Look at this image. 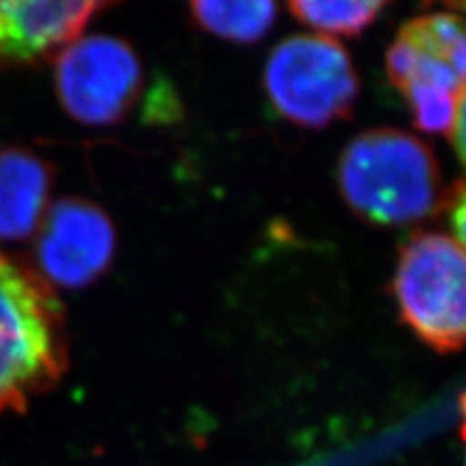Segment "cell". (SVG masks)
Here are the masks:
<instances>
[{"instance_id": "6da1fadb", "label": "cell", "mask_w": 466, "mask_h": 466, "mask_svg": "<svg viewBox=\"0 0 466 466\" xmlns=\"http://www.w3.org/2000/svg\"><path fill=\"white\" fill-rule=\"evenodd\" d=\"M61 299L39 272L0 251V416L24 412L68 370Z\"/></svg>"}, {"instance_id": "7a4b0ae2", "label": "cell", "mask_w": 466, "mask_h": 466, "mask_svg": "<svg viewBox=\"0 0 466 466\" xmlns=\"http://www.w3.org/2000/svg\"><path fill=\"white\" fill-rule=\"evenodd\" d=\"M339 187L350 210L375 226L428 220L447 198L430 146L399 128H373L350 142L339 162Z\"/></svg>"}, {"instance_id": "3957f363", "label": "cell", "mask_w": 466, "mask_h": 466, "mask_svg": "<svg viewBox=\"0 0 466 466\" xmlns=\"http://www.w3.org/2000/svg\"><path fill=\"white\" fill-rule=\"evenodd\" d=\"M392 296L402 323L440 354L459 352L466 332L464 245L447 233L426 231L400 249Z\"/></svg>"}, {"instance_id": "277c9868", "label": "cell", "mask_w": 466, "mask_h": 466, "mask_svg": "<svg viewBox=\"0 0 466 466\" xmlns=\"http://www.w3.org/2000/svg\"><path fill=\"white\" fill-rule=\"evenodd\" d=\"M265 90L282 119L325 128L352 113L360 80L352 56L337 39L301 34L284 39L268 55Z\"/></svg>"}, {"instance_id": "5b68a950", "label": "cell", "mask_w": 466, "mask_h": 466, "mask_svg": "<svg viewBox=\"0 0 466 466\" xmlns=\"http://www.w3.org/2000/svg\"><path fill=\"white\" fill-rule=\"evenodd\" d=\"M137 51L111 35L78 37L55 56V87L63 109L87 127L125 121L142 96Z\"/></svg>"}, {"instance_id": "8992f818", "label": "cell", "mask_w": 466, "mask_h": 466, "mask_svg": "<svg viewBox=\"0 0 466 466\" xmlns=\"http://www.w3.org/2000/svg\"><path fill=\"white\" fill-rule=\"evenodd\" d=\"M35 270L47 284L78 289L104 276L115 255L111 218L97 204L65 198L55 202L35 231Z\"/></svg>"}, {"instance_id": "52a82bcc", "label": "cell", "mask_w": 466, "mask_h": 466, "mask_svg": "<svg viewBox=\"0 0 466 466\" xmlns=\"http://www.w3.org/2000/svg\"><path fill=\"white\" fill-rule=\"evenodd\" d=\"M115 0H0V68L56 56Z\"/></svg>"}, {"instance_id": "ba28073f", "label": "cell", "mask_w": 466, "mask_h": 466, "mask_svg": "<svg viewBox=\"0 0 466 466\" xmlns=\"http://www.w3.org/2000/svg\"><path fill=\"white\" fill-rule=\"evenodd\" d=\"M387 75L404 96L416 127L449 137L464 113V72L397 35L387 51Z\"/></svg>"}, {"instance_id": "9c48e42d", "label": "cell", "mask_w": 466, "mask_h": 466, "mask_svg": "<svg viewBox=\"0 0 466 466\" xmlns=\"http://www.w3.org/2000/svg\"><path fill=\"white\" fill-rule=\"evenodd\" d=\"M53 169L24 148L0 150V241H22L49 210Z\"/></svg>"}, {"instance_id": "30bf717a", "label": "cell", "mask_w": 466, "mask_h": 466, "mask_svg": "<svg viewBox=\"0 0 466 466\" xmlns=\"http://www.w3.org/2000/svg\"><path fill=\"white\" fill-rule=\"evenodd\" d=\"M193 20L204 32L231 43H255L276 20V0H188Z\"/></svg>"}, {"instance_id": "8fae6325", "label": "cell", "mask_w": 466, "mask_h": 466, "mask_svg": "<svg viewBox=\"0 0 466 466\" xmlns=\"http://www.w3.org/2000/svg\"><path fill=\"white\" fill-rule=\"evenodd\" d=\"M390 0H288L291 14L319 35H360Z\"/></svg>"}, {"instance_id": "7c38bea8", "label": "cell", "mask_w": 466, "mask_h": 466, "mask_svg": "<svg viewBox=\"0 0 466 466\" xmlns=\"http://www.w3.org/2000/svg\"><path fill=\"white\" fill-rule=\"evenodd\" d=\"M451 216V238L464 245V187L462 181H457L447 188L445 207Z\"/></svg>"}]
</instances>
